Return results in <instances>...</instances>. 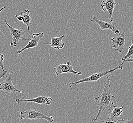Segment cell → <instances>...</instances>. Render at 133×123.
<instances>
[{"mask_svg":"<svg viewBox=\"0 0 133 123\" xmlns=\"http://www.w3.org/2000/svg\"><path fill=\"white\" fill-rule=\"evenodd\" d=\"M106 77L107 78L106 84L104 86L102 93L101 95L94 99L98 102V105L99 106V110L96 118L92 120L93 123L96 122L98 118L101 116V114L104 110L107 109L109 111H111L114 106V100L116 99V97L111 93L110 78L109 75H107Z\"/></svg>","mask_w":133,"mask_h":123,"instance_id":"6da1fadb","label":"cell"},{"mask_svg":"<svg viewBox=\"0 0 133 123\" xmlns=\"http://www.w3.org/2000/svg\"><path fill=\"white\" fill-rule=\"evenodd\" d=\"M19 120H21L23 119H29L31 120L43 119L51 123H53L54 121V119L53 117L45 115L39 111L34 109H29L26 111H21L19 114Z\"/></svg>","mask_w":133,"mask_h":123,"instance_id":"7a4b0ae2","label":"cell"},{"mask_svg":"<svg viewBox=\"0 0 133 123\" xmlns=\"http://www.w3.org/2000/svg\"><path fill=\"white\" fill-rule=\"evenodd\" d=\"M116 66L114 68L109 70L108 71L93 73L91 76H90L89 77L85 78H84V79H83L79 80H78L75 82L71 83L69 84V87L71 89V91H72V86L75 85H77L78 84L85 83V82H89H89H95L97 80H98L99 79H100L102 77H103L104 76H106L107 75H109V74H110L111 73H113L114 71L117 70H123L122 65L120 64L119 65H118V66H117L116 65Z\"/></svg>","mask_w":133,"mask_h":123,"instance_id":"3957f363","label":"cell"},{"mask_svg":"<svg viewBox=\"0 0 133 123\" xmlns=\"http://www.w3.org/2000/svg\"><path fill=\"white\" fill-rule=\"evenodd\" d=\"M4 23L6 24V25L8 26L10 33H11V36L12 38V40L11 42V47H16L19 44V40L22 39L23 40H29L27 38V37H25V32L24 30L21 29H15L14 27H11L9 24H8L7 22V19L4 20Z\"/></svg>","mask_w":133,"mask_h":123,"instance_id":"277c9868","label":"cell"},{"mask_svg":"<svg viewBox=\"0 0 133 123\" xmlns=\"http://www.w3.org/2000/svg\"><path fill=\"white\" fill-rule=\"evenodd\" d=\"M126 38L127 35L125 34V30L122 33L116 34L112 37L110 39L112 42V48L115 50H117L119 53H122L124 48L127 45Z\"/></svg>","mask_w":133,"mask_h":123,"instance_id":"5b68a950","label":"cell"},{"mask_svg":"<svg viewBox=\"0 0 133 123\" xmlns=\"http://www.w3.org/2000/svg\"><path fill=\"white\" fill-rule=\"evenodd\" d=\"M0 92L3 94H8L11 92H18L20 95L22 91L16 88L12 82L11 73L10 72L9 75L5 80L0 83Z\"/></svg>","mask_w":133,"mask_h":123,"instance_id":"8992f818","label":"cell"},{"mask_svg":"<svg viewBox=\"0 0 133 123\" xmlns=\"http://www.w3.org/2000/svg\"><path fill=\"white\" fill-rule=\"evenodd\" d=\"M44 38V34L43 32L39 33L32 34L30 39L29 40V43L24 47L17 51L18 54H21L24 50L29 48H35L38 46V42L42 38Z\"/></svg>","mask_w":133,"mask_h":123,"instance_id":"52a82bcc","label":"cell"},{"mask_svg":"<svg viewBox=\"0 0 133 123\" xmlns=\"http://www.w3.org/2000/svg\"><path fill=\"white\" fill-rule=\"evenodd\" d=\"M125 105H123L121 107H117V105H115L112 110L111 112L108 115V120L106 121L98 120L97 121H100L104 123H114L118 120L119 117L123 115V108L125 107Z\"/></svg>","mask_w":133,"mask_h":123,"instance_id":"ba28073f","label":"cell"},{"mask_svg":"<svg viewBox=\"0 0 133 123\" xmlns=\"http://www.w3.org/2000/svg\"><path fill=\"white\" fill-rule=\"evenodd\" d=\"M74 67L72 66V64L71 62H68L65 64H60L57 65L56 67H54V69L56 70V72L55 73L56 76H59L62 73H72L75 75H82L81 72H78L75 71L73 69Z\"/></svg>","mask_w":133,"mask_h":123,"instance_id":"9c48e42d","label":"cell"},{"mask_svg":"<svg viewBox=\"0 0 133 123\" xmlns=\"http://www.w3.org/2000/svg\"><path fill=\"white\" fill-rule=\"evenodd\" d=\"M91 21L96 22V23L98 24L101 28V31L104 30H109L112 31L115 34H117L120 33L119 30H117L115 25L112 24V23L99 20L95 16L92 18Z\"/></svg>","mask_w":133,"mask_h":123,"instance_id":"30bf717a","label":"cell"},{"mask_svg":"<svg viewBox=\"0 0 133 123\" xmlns=\"http://www.w3.org/2000/svg\"><path fill=\"white\" fill-rule=\"evenodd\" d=\"M116 3L114 0H104L101 2V9L103 11H107L109 14V20L113 22V12L114 10Z\"/></svg>","mask_w":133,"mask_h":123,"instance_id":"8fae6325","label":"cell"},{"mask_svg":"<svg viewBox=\"0 0 133 123\" xmlns=\"http://www.w3.org/2000/svg\"><path fill=\"white\" fill-rule=\"evenodd\" d=\"M53 99L49 97H38L34 99H15V101L19 104L21 102H34L37 104H45L49 105L52 101Z\"/></svg>","mask_w":133,"mask_h":123,"instance_id":"7c38bea8","label":"cell"},{"mask_svg":"<svg viewBox=\"0 0 133 123\" xmlns=\"http://www.w3.org/2000/svg\"><path fill=\"white\" fill-rule=\"evenodd\" d=\"M65 37V35H62L60 37H52L50 43H46L51 47H53L56 49H61L64 47V43L63 42V39Z\"/></svg>","mask_w":133,"mask_h":123,"instance_id":"4fadbf2b","label":"cell"},{"mask_svg":"<svg viewBox=\"0 0 133 123\" xmlns=\"http://www.w3.org/2000/svg\"><path fill=\"white\" fill-rule=\"evenodd\" d=\"M19 14L22 17V22H23V24L27 26L28 30H29V24L32 20V18L30 14V11L28 10H25L21 13H19Z\"/></svg>","mask_w":133,"mask_h":123,"instance_id":"5bb4252c","label":"cell"},{"mask_svg":"<svg viewBox=\"0 0 133 123\" xmlns=\"http://www.w3.org/2000/svg\"><path fill=\"white\" fill-rule=\"evenodd\" d=\"M133 56V42H132V44L128 48V50L127 54H126L125 56L124 57L122 58H121V61L122 63L120 64V65H122L123 64H124V61H125V60L128 59V58H130L131 56Z\"/></svg>","mask_w":133,"mask_h":123,"instance_id":"9a60e30c","label":"cell"},{"mask_svg":"<svg viewBox=\"0 0 133 123\" xmlns=\"http://www.w3.org/2000/svg\"><path fill=\"white\" fill-rule=\"evenodd\" d=\"M4 55L0 53V67L2 68V69L3 70V71H5L4 67L3 64V61L4 60Z\"/></svg>","mask_w":133,"mask_h":123,"instance_id":"2e32d148","label":"cell"},{"mask_svg":"<svg viewBox=\"0 0 133 123\" xmlns=\"http://www.w3.org/2000/svg\"><path fill=\"white\" fill-rule=\"evenodd\" d=\"M114 123H133V119L131 120L119 119V120H117Z\"/></svg>","mask_w":133,"mask_h":123,"instance_id":"e0dca14e","label":"cell"},{"mask_svg":"<svg viewBox=\"0 0 133 123\" xmlns=\"http://www.w3.org/2000/svg\"><path fill=\"white\" fill-rule=\"evenodd\" d=\"M15 17H16V18L19 20V22H21L22 20V16L20 15V14L19 13L16 14H15Z\"/></svg>","mask_w":133,"mask_h":123,"instance_id":"ac0fdd59","label":"cell"},{"mask_svg":"<svg viewBox=\"0 0 133 123\" xmlns=\"http://www.w3.org/2000/svg\"><path fill=\"white\" fill-rule=\"evenodd\" d=\"M7 73V71L6 70H5L4 71H3V72L2 73H0V80L3 78L6 75V74Z\"/></svg>","mask_w":133,"mask_h":123,"instance_id":"d6986e66","label":"cell"},{"mask_svg":"<svg viewBox=\"0 0 133 123\" xmlns=\"http://www.w3.org/2000/svg\"><path fill=\"white\" fill-rule=\"evenodd\" d=\"M126 62H132L133 63V58H128V59H126L125 61H124V63Z\"/></svg>","mask_w":133,"mask_h":123,"instance_id":"ffe728a7","label":"cell"},{"mask_svg":"<svg viewBox=\"0 0 133 123\" xmlns=\"http://www.w3.org/2000/svg\"><path fill=\"white\" fill-rule=\"evenodd\" d=\"M5 8V7H3V8H1V9H0V13H1V11H3V10H4V9Z\"/></svg>","mask_w":133,"mask_h":123,"instance_id":"44dd1931","label":"cell"},{"mask_svg":"<svg viewBox=\"0 0 133 123\" xmlns=\"http://www.w3.org/2000/svg\"><path fill=\"white\" fill-rule=\"evenodd\" d=\"M131 40H132V42H133V30L132 33V34H131Z\"/></svg>","mask_w":133,"mask_h":123,"instance_id":"7402d4cb","label":"cell"},{"mask_svg":"<svg viewBox=\"0 0 133 123\" xmlns=\"http://www.w3.org/2000/svg\"></svg>","mask_w":133,"mask_h":123,"instance_id":"603a6c76","label":"cell"},{"mask_svg":"<svg viewBox=\"0 0 133 123\" xmlns=\"http://www.w3.org/2000/svg\"></svg>","mask_w":133,"mask_h":123,"instance_id":"cb8c5ba5","label":"cell"}]
</instances>
